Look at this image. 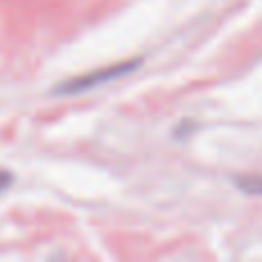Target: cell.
Listing matches in <instances>:
<instances>
[{"label": "cell", "instance_id": "cell-1", "mask_svg": "<svg viewBox=\"0 0 262 262\" xmlns=\"http://www.w3.org/2000/svg\"><path fill=\"white\" fill-rule=\"evenodd\" d=\"M138 67H140V58L122 60V62H115V64H108V67L97 69V72H88V74H83V76L69 78V81L62 83V85L55 88V95H60V97L81 95V92H88V90H92V88L106 85V83L115 81V78L127 76V74H131Z\"/></svg>", "mask_w": 262, "mask_h": 262}, {"label": "cell", "instance_id": "cell-2", "mask_svg": "<svg viewBox=\"0 0 262 262\" xmlns=\"http://www.w3.org/2000/svg\"><path fill=\"white\" fill-rule=\"evenodd\" d=\"M239 186L249 193H262V180H242Z\"/></svg>", "mask_w": 262, "mask_h": 262}]
</instances>
